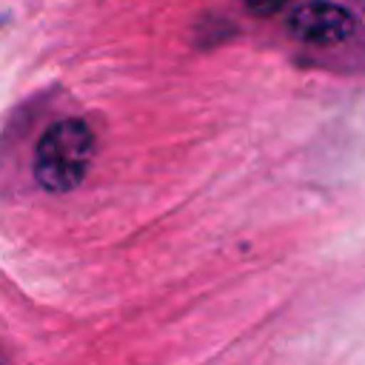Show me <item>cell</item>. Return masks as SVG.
<instances>
[{"label":"cell","instance_id":"obj_1","mask_svg":"<svg viewBox=\"0 0 365 365\" xmlns=\"http://www.w3.org/2000/svg\"><path fill=\"white\" fill-rule=\"evenodd\" d=\"M94 145L97 140L86 120L66 117L51 123L34 145V180L51 194L74 191L91 168Z\"/></svg>","mask_w":365,"mask_h":365},{"label":"cell","instance_id":"obj_2","mask_svg":"<svg viewBox=\"0 0 365 365\" xmlns=\"http://www.w3.org/2000/svg\"><path fill=\"white\" fill-rule=\"evenodd\" d=\"M285 29L299 43L328 48V46L348 43L359 31V23H356L354 11L345 9L342 3H334V0H308V3L294 6V11L285 20Z\"/></svg>","mask_w":365,"mask_h":365},{"label":"cell","instance_id":"obj_3","mask_svg":"<svg viewBox=\"0 0 365 365\" xmlns=\"http://www.w3.org/2000/svg\"><path fill=\"white\" fill-rule=\"evenodd\" d=\"M245 11H251L254 17H274L285 9L294 6V0H242Z\"/></svg>","mask_w":365,"mask_h":365},{"label":"cell","instance_id":"obj_4","mask_svg":"<svg viewBox=\"0 0 365 365\" xmlns=\"http://www.w3.org/2000/svg\"><path fill=\"white\" fill-rule=\"evenodd\" d=\"M3 23H6V17H3V14H0V26H3Z\"/></svg>","mask_w":365,"mask_h":365}]
</instances>
